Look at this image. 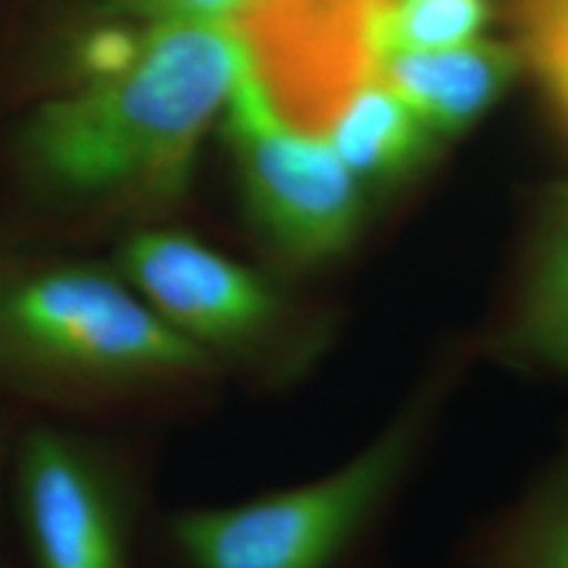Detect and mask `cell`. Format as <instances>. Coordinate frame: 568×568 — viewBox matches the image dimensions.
<instances>
[{
    "label": "cell",
    "mask_w": 568,
    "mask_h": 568,
    "mask_svg": "<svg viewBox=\"0 0 568 568\" xmlns=\"http://www.w3.org/2000/svg\"><path fill=\"white\" fill-rule=\"evenodd\" d=\"M251 61L234 21L151 24L124 63L38 113L32 159L74 193H174Z\"/></svg>",
    "instance_id": "1"
},
{
    "label": "cell",
    "mask_w": 568,
    "mask_h": 568,
    "mask_svg": "<svg viewBox=\"0 0 568 568\" xmlns=\"http://www.w3.org/2000/svg\"><path fill=\"white\" fill-rule=\"evenodd\" d=\"M458 361H445L385 429L308 485L174 516V568H376L400 493L429 445Z\"/></svg>",
    "instance_id": "2"
},
{
    "label": "cell",
    "mask_w": 568,
    "mask_h": 568,
    "mask_svg": "<svg viewBox=\"0 0 568 568\" xmlns=\"http://www.w3.org/2000/svg\"><path fill=\"white\" fill-rule=\"evenodd\" d=\"M224 113L247 213L276 258L316 268L351 253L372 195L322 132L284 116L255 59L240 74Z\"/></svg>",
    "instance_id": "3"
},
{
    "label": "cell",
    "mask_w": 568,
    "mask_h": 568,
    "mask_svg": "<svg viewBox=\"0 0 568 568\" xmlns=\"http://www.w3.org/2000/svg\"><path fill=\"white\" fill-rule=\"evenodd\" d=\"M0 339L95 374H203L213 353L182 335L145 297L90 268L21 282L0 303Z\"/></svg>",
    "instance_id": "4"
},
{
    "label": "cell",
    "mask_w": 568,
    "mask_h": 568,
    "mask_svg": "<svg viewBox=\"0 0 568 568\" xmlns=\"http://www.w3.org/2000/svg\"><path fill=\"white\" fill-rule=\"evenodd\" d=\"M134 293L209 351L247 353L284 324L287 305L266 274L180 232H140L122 247Z\"/></svg>",
    "instance_id": "5"
},
{
    "label": "cell",
    "mask_w": 568,
    "mask_h": 568,
    "mask_svg": "<svg viewBox=\"0 0 568 568\" xmlns=\"http://www.w3.org/2000/svg\"><path fill=\"white\" fill-rule=\"evenodd\" d=\"M21 524L30 568H134L122 516L53 432H34L21 453Z\"/></svg>",
    "instance_id": "6"
},
{
    "label": "cell",
    "mask_w": 568,
    "mask_h": 568,
    "mask_svg": "<svg viewBox=\"0 0 568 568\" xmlns=\"http://www.w3.org/2000/svg\"><path fill=\"white\" fill-rule=\"evenodd\" d=\"M479 345L516 372L568 382V182L539 193Z\"/></svg>",
    "instance_id": "7"
},
{
    "label": "cell",
    "mask_w": 568,
    "mask_h": 568,
    "mask_svg": "<svg viewBox=\"0 0 568 568\" xmlns=\"http://www.w3.org/2000/svg\"><path fill=\"white\" fill-rule=\"evenodd\" d=\"M521 69V53L503 42L471 40L437 51H400L376 61L374 74L453 140L477 126L503 101Z\"/></svg>",
    "instance_id": "8"
},
{
    "label": "cell",
    "mask_w": 568,
    "mask_h": 568,
    "mask_svg": "<svg viewBox=\"0 0 568 568\" xmlns=\"http://www.w3.org/2000/svg\"><path fill=\"white\" fill-rule=\"evenodd\" d=\"M322 134L368 195L403 187L443 148L414 105L376 74L335 105Z\"/></svg>",
    "instance_id": "9"
},
{
    "label": "cell",
    "mask_w": 568,
    "mask_h": 568,
    "mask_svg": "<svg viewBox=\"0 0 568 568\" xmlns=\"http://www.w3.org/2000/svg\"><path fill=\"white\" fill-rule=\"evenodd\" d=\"M458 568H568V445L527 493L464 539Z\"/></svg>",
    "instance_id": "10"
},
{
    "label": "cell",
    "mask_w": 568,
    "mask_h": 568,
    "mask_svg": "<svg viewBox=\"0 0 568 568\" xmlns=\"http://www.w3.org/2000/svg\"><path fill=\"white\" fill-rule=\"evenodd\" d=\"M487 21L485 0H385L368 19L372 63L400 51H437L477 40Z\"/></svg>",
    "instance_id": "11"
},
{
    "label": "cell",
    "mask_w": 568,
    "mask_h": 568,
    "mask_svg": "<svg viewBox=\"0 0 568 568\" xmlns=\"http://www.w3.org/2000/svg\"><path fill=\"white\" fill-rule=\"evenodd\" d=\"M521 6L527 55L568 134V0H524Z\"/></svg>",
    "instance_id": "12"
},
{
    "label": "cell",
    "mask_w": 568,
    "mask_h": 568,
    "mask_svg": "<svg viewBox=\"0 0 568 568\" xmlns=\"http://www.w3.org/2000/svg\"><path fill=\"white\" fill-rule=\"evenodd\" d=\"M247 0H124V9L151 24L159 21H232Z\"/></svg>",
    "instance_id": "13"
},
{
    "label": "cell",
    "mask_w": 568,
    "mask_h": 568,
    "mask_svg": "<svg viewBox=\"0 0 568 568\" xmlns=\"http://www.w3.org/2000/svg\"><path fill=\"white\" fill-rule=\"evenodd\" d=\"M0 353H3V339H0Z\"/></svg>",
    "instance_id": "14"
}]
</instances>
